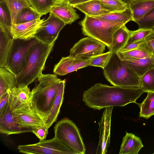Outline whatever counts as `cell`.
I'll return each mask as SVG.
<instances>
[{
	"label": "cell",
	"instance_id": "1",
	"mask_svg": "<svg viewBox=\"0 0 154 154\" xmlns=\"http://www.w3.org/2000/svg\"><path fill=\"white\" fill-rule=\"evenodd\" d=\"M145 92L140 87L124 88L96 84L85 91L82 100L85 105L100 110L109 107L123 106L136 100Z\"/></svg>",
	"mask_w": 154,
	"mask_h": 154
},
{
	"label": "cell",
	"instance_id": "2",
	"mask_svg": "<svg viewBox=\"0 0 154 154\" xmlns=\"http://www.w3.org/2000/svg\"><path fill=\"white\" fill-rule=\"evenodd\" d=\"M38 79V84L31 91V103L45 123L50 114L61 80L55 74H42Z\"/></svg>",
	"mask_w": 154,
	"mask_h": 154
},
{
	"label": "cell",
	"instance_id": "3",
	"mask_svg": "<svg viewBox=\"0 0 154 154\" xmlns=\"http://www.w3.org/2000/svg\"><path fill=\"white\" fill-rule=\"evenodd\" d=\"M55 43L46 45L39 42L30 48L25 66L15 75L16 86H28L42 74L47 59Z\"/></svg>",
	"mask_w": 154,
	"mask_h": 154
},
{
	"label": "cell",
	"instance_id": "4",
	"mask_svg": "<svg viewBox=\"0 0 154 154\" xmlns=\"http://www.w3.org/2000/svg\"><path fill=\"white\" fill-rule=\"evenodd\" d=\"M112 52L109 62L103 69V75L107 81L115 86L140 87V78L125 61L121 60L116 53Z\"/></svg>",
	"mask_w": 154,
	"mask_h": 154
},
{
	"label": "cell",
	"instance_id": "5",
	"mask_svg": "<svg viewBox=\"0 0 154 154\" xmlns=\"http://www.w3.org/2000/svg\"><path fill=\"white\" fill-rule=\"evenodd\" d=\"M126 23L109 21L85 15L79 24L83 34L104 44L109 50L115 32Z\"/></svg>",
	"mask_w": 154,
	"mask_h": 154
},
{
	"label": "cell",
	"instance_id": "6",
	"mask_svg": "<svg viewBox=\"0 0 154 154\" xmlns=\"http://www.w3.org/2000/svg\"><path fill=\"white\" fill-rule=\"evenodd\" d=\"M54 136L76 154H84L85 148L79 131L72 121L67 118L60 120L54 127Z\"/></svg>",
	"mask_w": 154,
	"mask_h": 154
},
{
	"label": "cell",
	"instance_id": "7",
	"mask_svg": "<svg viewBox=\"0 0 154 154\" xmlns=\"http://www.w3.org/2000/svg\"><path fill=\"white\" fill-rule=\"evenodd\" d=\"M39 42L35 38L29 40L14 39L4 67L15 75L18 74L26 65L30 48Z\"/></svg>",
	"mask_w": 154,
	"mask_h": 154
},
{
	"label": "cell",
	"instance_id": "8",
	"mask_svg": "<svg viewBox=\"0 0 154 154\" xmlns=\"http://www.w3.org/2000/svg\"><path fill=\"white\" fill-rule=\"evenodd\" d=\"M17 149L20 152L28 154H76L55 136L35 144L20 145Z\"/></svg>",
	"mask_w": 154,
	"mask_h": 154
},
{
	"label": "cell",
	"instance_id": "9",
	"mask_svg": "<svg viewBox=\"0 0 154 154\" xmlns=\"http://www.w3.org/2000/svg\"><path fill=\"white\" fill-rule=\"evenodd\" d=\"M106 45L103 43L88 36L80 40L70 51L69 56L87 60L103 53Z\"/></svg>",
	"mask_w": 154,
	"mask_h": 154
},
{
	"label": "cell",
	"instance_id": "10",
	"mask_svg": "<svg viewBox=\"0 0 154 154\" xmlns=\"http://www.w3.org/2000/svg\"><path fill=\"white\" fill-rule=\"evenodd\" d=\"M66 24L52 14L43 20L36 31L34 38L39 42L50 45L55 42L59 33Z\"/></svg>",
	"mask_w": 154,
	"mask_h": 154
},
{
	"label": "cell",
	"instance_id": "11",
	"mask_svg": "<svg viewBox=\"0 0 154 154\" xmlns=\"http://www.w3.org/2000/svg\"><path fill=\"white\" fill-rule=\"evenodd\" d=\"M8 104L12 112L32 106V93L26 86H16L8 91Z\"/></svg>",
	"mask_w": 154,
	"mask_h": 154
},
{
	"label": "cell",
	"instance_id": "12",
	"mask_svg": "<svg viewBox=\"0 0 154 154\" xmlns=\"http://www.w3.org/2000/svg\"><path fill=\"white\" fill-rule=\"evenodd\" d=\"M113 107L105 108L99 122V140L97 153L106 154L109 145L111 119Z\"/></svg>",
	"mask_w": 154,
	"mask_h": 154
},
{
	"label": "cell",
	"instance_id": "13",
	"mask_svg": "<svg viewBox=\"0 0 154 154\" xmlns=\"http://www.w3.org/2000/svg\"><path fill=\"white\" fill-rule=\"evenodd\" d=\"M91 59L83 60L73 58L68 56L63 57L56 64L53 72L60 76L65 75L79 69L90 66Z\"/></svg>",
	"mask_w": 154,
	"mask_h": 154
},
{
	"label": "cell",
	"instance_id": "14",
	"mask_svg": "<svg viewBox=\"0 0 154 154\" xmlns=\"http://www.w3.org/2000/svg\"><path fill=\"white\" fill-rule=\"evenodd\" d=\"M13 112L21 128L32 130V128L37 126L45 125L43 119L32 106Z\"/></svg>",
	"mask_w": 154,
	"mask_h": 154
},
{
	"label": "cell",
	"instance_id": "15",
	"mask_svg": "<svg viewBox=\"0 0 154 154\" xmlns=\"http://www.w3.org/2000/svg\"><path fill=\"white\" fill-rule=\"evenodd\" d=\"M45 18L17 24H13L10 31L14 39L29 40L34 35Z\"/></svg>",
	"mask_w": 154,
	"mask_h": 154
},
{
	"label": "cell",
	"instance_id": "16",
	"mask_svg": "<svg viewBox=\"0 0 154 154\" xmlns=\"http://www.w3.org/2000/svg\"><path fill=\"white\" fill-rule=\"evenodd\" d=\"M31 130L21 128L15 113L12 112L9 106L5 115L0 117V132L9 135L31 132Z\"/></svg>",
	"mask_w": 154,
	"mask_h": 154
},
{
	"label": "cell",
	"instance_id": "17",
	"mask_svg": "<svg viewBox=\"0 0 154 154\" xmlns=\"http://www.w3.org/2000/svg\"><path fill=\"white\" fill-rule=\"evenodd\" d=\"M49 13L57 17L66 24H71L80 18L76 10L68 2L55 4L51 8Z\"/></svg>",
	"mask_w": 154,
	"mask_h": 154
},
{
	"label": "cell",
	"instance_id": "18",
	"mask_svg": "<svg viewBox=\"0 0 154 154\" xmlns=\"http://www.w3.org/2000/svg\"><path fill=\"white\" fill-rule=\"evenodd\" d=\"M14 39L10 30L0 25V67L6 64Z\"/></svg>",
	"mask_w": 154,
	"mask_h": 154
},
{
	"label": "cell",
	"instance_id": "19",
	"mask_svg": "<svg viewBox=\"0 0 154 154\" xmlns=\"http://www.w3.org/2000/svg\"><path fill=\"white\" fill-rule=\"evenodd\" d=\"M143 145L140 138L126 132L122 139L119 154H138Z\"/></svg>",
	"mask_w": 154,
	"mask_h": 154
},
{
	"label": "cell",
	"instance_id": "20",
	"mask_svg": "<svg viewBox=\"0 0 154 154\" xmlns=\"http://www.w3.org/2000/svg\"><path fill=\"white\" fill-rule=\"evenodd\" d=\"M66 81L61 80L58 88L50 114L45 121V124L49 128L56 121L63 102Z\"/></svg>",
	"mask_w": 154,
	"mask_h": 154
},
{
	"label": "cell",
	"instance_id": "21",
	"mask_svg": "<svg viewBox=\"0 0 154 154\" xmlns=\"http://www.w3.org/2000/svg\"><path fill=\"white\" fill-rule=\"evenodd\" d=\"M128 7L132 13V20L135 22L154 8V0L133 1L130 3Z\"/></svg>",
	"mask_w": 154,
	"mask_h": 154
},
{
	"label": "cell",
	"instance_id": "22",
	"mask_svg": "<svg viewBox=\"0 0 154 154\" xmlns=\"http://www.w3.org/2000/svg\"><path fill=\"white\" fill-rule=\"evenodd\" d=\"M72 7L88 16H97L110 13L98 0H91Z\"/></svg>",
	"mask_w": 154,
	"mask_h": 154
},
{
	"label": "cell",
	"instance_id": "23",
	"mask_svg": "<svg viewBox=\"0 0 154 154\" xmlns=\"http://www.w3.org/2000/svg\"><path fill=\"white\" fill-rule=\"evenodd\" d=\"M131 31L124 25L118 29L113 35L112 46L109 50L116 53L126 45Z\"/></svg>",
	"mask_w": 154,
	"mask_h": 154
},
{
	"label": "cell",
	"instance_id": "24",
	"mask_svg": "<svg viewBox=\"0 0 154 154\" xmlns=\"http://www.w3.org/2000/svg\"><path fill=\"white\" fill-rule=\"evenodd\" d=\"M125 61L140 78L148 71L154 68L153 56Z\"/></svg>",
	"mask_w": 154,
	"mask_h": 154
},
{
	"label": "cell",
	"instance_id": "25",
	"mask_svg": "<svg viewBox=\"0 0 154 154\" xmlns=\"http://www.w3.org/2000/svg\"><path fill=\"white\" fill-rule=\"evenodd\" d=\"M16 86L15 75L5 67H0V97Z\"/></svg>",
	"mask_w": 154,
	"mask_h": 154
},
{
	"label": "cell",
	"instance_id": "26",
	"mask_svg": "<svg viewBox=\"0 0 154 154\" xmlns=\"http://www.w3.org/2000/svg\"><path fill=\"white\" fill-rule=\"evenodd\" d=\"M104 20L116 22H125L127 23L132 20V12L128 7L125 10L121 12L109 13L97 16H89Z\"/></svg>",
	"mask_w": 154,
	"mask_h": 154
},
{
	"label": "cell",
	"instance_id": "27",
	"mask_svg": "<svg viewBox=\"0 0 154 154\" xmlns=\"http://www.w3.org/2000/svg\"><path fill=\"white\" fill-rule=\"evenodd\" d=\"M147 93V96L143 101L137 104L140 109V117L146 119L154 115V91Z\"/></svg>",
	"mask_w": 154,
	"mask_h": 154
},
{
	"label": "cell",
	"instance_id": "28",
	"mask_svg": "<svg viewBox=\"0 0 154 154\" xmlns=\"http://www.w3.org/2000/svg\"><path fill=\"white\" fill-rule=\"evenodd\" d=\"M121 60L130 61L146 57H150L152 55L149 51L144 50L137 49L116 53Z\"/></svg>",
	"mask_w": 154,
	"mask_h": 154
},
{
	"label": "cell",
	"instance_id": "29",
	"mask_svg": "<svg viewBox=\"0 0 154 154\" xmlns=\"http://www.w3.org/2000/svg\"><path fill=\"white\" fill-rule=\"evenodd\" d=\"M6 5L10 11L12 24H16L17 16L23 8L31 6L27 0H2Z\"/></svg>",
	"mask_w": 154,
	"mask_h": 154
},
{
	"label": "cell",
	"instance_id": "30",
	"mask_svg": "<svg viewBox=\"0 0 154 154\" xmlns=\"http://www.w3.org/2000/svg\"><path fill=\"white\" fill-rule=\"evenodd\" d=\"M42 15L31 6L22 9L18 13L16 24H19L40 19Z\"/></svg>",
	"mask_w": 154,
	"mask_h": 154
},
{
	"label": "cell",
	"instance_id": "31",
	"mask_svg": "<svg viewBox=\"0 0 154 154\" xmlns=\"http://www.w3.org/2000/svg\"><path fill=\"white\" fill-rule=\"evenodd\" d=\"M31 6L42 16L49 13L56 0H27Z\"/></svg>",
	"mask_w": 154,
	"mask_h": 154
},
{
	"label": "cell",
	"instance_id": "32",
	"mask_svg": "<svg viewBox=\"0 0 154 154\" xmlns=\"http://www.w3.org/2000/svg\"><path fill=\"white\" fill-rule=\"evenodd\" d=\"M141 88L145 92L154 91V68L140 78Z\"/></svg>",
	"mask_w": 154,
	"mask_h": 154
},
{
	"label": "cell",
	"instance_id": "33",
	"mask_svg": "<svg viewBox=\"0 0 154 154\" xmlns=\"http://www.w3.org/2000/svg\"><path fill=\"white\" fill-rule=\"evenodd\" d=\"M103 7L110 13L123 11L128 8L127 5L120 0H98Z\"/></svg>",
	"mask_w": 154,
	"mask_h": 154
},
{
	"label": "cell",
	"instance_id": "34",
	"mask_svg": "<svg viewBox=\"0 0 154 154\" xmlns=\"http://www.w3.org/2000/svg\"><path fill=\"white\" fill-rule=\"evenodd\" d=\"M0 25L10 30L12 25L10 11L2 0H0Z\"/></svg>",
	"mask_w": 154,
	"mask_h": 154
},
{
	"label": "cell",
	"instance_id": "35",
	"mask_svg": "<svg viewBox=\"0 0 154 154\" xmlns=\"http://www.w3.org/2000/svg\"><path fill=\"white\" fill-rule=\"evenodd\" d=\"M112 53L111 51L109 50L106 53L91 58L90 66L99 67L103 69L109 62Z\"/></svg>",
	"mask_w": 154,
	"mask_h": 154
},
{
	"label": "cell",
	"instance_id": "36",
	"mask_svg": "<svg viewBox=\"0 0 154 154\" xmlns=\"http://www.w3.org/2000/svg\"><path fill=\"white\" fill-rule=\"evenodd\" d=\"M135 22L138 25L139 29H152L154 27V8Z\"/></svg>",
	"mask_w": 154,
	"mask_h": 154
},
{
	"label": "cell",
	"instance_id": "37",
	"mask_svg": "<svg viewBox=\"0 0 154 154\" xmlns=\"http://www.w3.org/2000/svg\"><path fill=\"white\" fill-rule=\"evenodd\" d=\"M154 35V32L144 39L126 45L123 48L119 51L123 52L132 49H139L146 50L152 54L147 43L148 41Z\"/></svg>",
	"mask_w": 154,
	"mask_h": 154
},
{
	"label": "cell",
	"instance_id": "38",
	"mask_svg": "<svg viewBox=\"0 0 154 154\" xmlns=\"http://www.w3.org/2000/svg\"><path fill=\"white\" fill-rule=\"evenodd\" d=\"M154 32L152 29H139L131 31L130 35L126 45L144 39Z\"/></svg>",
	"mask_w": 154,
	"mask_h": 154
},
{
	"label": "cell",
	"instance_id": "39",
	"mask_svg": "<svg viewBox=\"0 0 154 154\" xmlns=\"http://www.w3.org/2000/svg\"><path fill=\"white\" fill-rule=\"evenodd\" d=\"M49 128L46 125L38 126L32 128L31 132L34 134L40 141L45 140L48 134Z\"/></svg>",
	"mask_w": 154,
	"mask_h": 154
},
{
	"label": "cell",
	"instance_id": "40",
	"mask_svg": "<svg viewBox=\"0 0 154 154\" xmlns=\"http://www.w3.org/2000/svg\"><path fill=\"white\" fill-rule=\"evenodd\" d=\"M8 106V95L7 92L0 97V117L5 115Z\"/></svg>",
	"mask_w": 154,
	"mask_h": 154
},
{
	"label": "cell",
	"instance_id": "41",
	"mask_svg": "<svg viewBox=\"0 0 154 154\" xmlns=\"http://www.w3.org/2000/svg\"><path fill=\"white\" fill-rule=\"evenodd\" d=\"M152 30L154 32V27ZM147 44L151 53L154 57V35L148 41Z\"/></svg>",
	"mask_w": 154,
	"mask_h": 154
},
{
	"label": "cell",
	"instance_id": "42",
	"mask_svg": "<svg viewBox=\"0 0 154 154\" xmlns=\"http://www.w3.org/2000/svg\"><path fill=\"white\" fill-rule=\"evenodd\" d=\"M90 0H69L68 3L71 5L73 6Z\"/></svg>",
	"mask_w": 154,
	"mask_h": 154
},
{
	"label": "cell",
	"instance_id": "43",
	"mask_svg": "<svg viewBox=\"0 0 154 154\" xmlns=\"http://www.w3.org/2000/svg\"><path fill=\"white\" fill-rule=\"evenodd\" d=\"M122 2L126 4L127 6H129L130 3L132 1L136 0H120Z\"/></svg>",
	"mask_w": 154,
	"mask_h": 154
},
{
	"label": "cell",
	"instance_id": "44",
	"mask_svg": "<svg viewBox=\"0 0 154 154\" xmlns=\"http://www.w3.org/2000/svg\"><path fill=\"white\" fill-rule=\"evenodd\" d=\"M69 1V0H56L55 3H56L61 2H68Z\"/></svg>",
	"mask_w": 154,
	"mask_h": 154
},
{
	"label": "cell",
	"instance_id": "45",
	"mask_svg": "<svg viewBox=\"0 0 154 154\" xmlns=\"http://www.w3.org/2000/svg\"><path fill=\"white\" fill-rule=\"evenodd\" d=\"M153 154H154V153Z\"/></svg>",
	"mask_w": 154,
	"mask_h": 154
}]
</instances>
